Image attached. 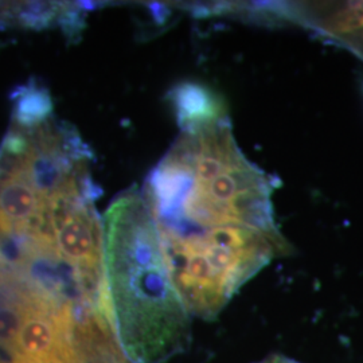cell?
<instances>
[{
  "label": "cell",
  "mask_w": 363,
  "mask_h": 363,
  "mask_svg": "<svg viewBox=\"0 0 363 363\" xmlns=\"http://www.w3.org/2000/svg\"><path fill=\"white\" fill-rule=\"evenodd\" d=\"M178 124L184 130H194L228 118L223 104L213 91L193 82L177 85L169 93Z\"/></svg>",
  "instance_id": "cell-4"
},
{
  "label": "cell",
  "mask_w": 363,
  "mask_h": 363,
  "mask_svg": "<svg viewBox=\"0 0 363 363\" xmlns=\"http://www.w3.org/2000/svg\"><path fill=\"white\" fill-rule=\"evenodd\" d=\"M259 363H301L298 362V361H295V359H292V358H289V357H286V355H281V354H272V355H269L268 358H265L264 361H261Z\"/></svg>",
  "instance_id": "cell-5"
},
{
  "label": "cell",
  "mask_w": 363,
  "mask_h": 363,
  "mask_svg": "<svg viewBox=\"0 0 363 363\" xmlns=\"http://www.w3.org/2000/svg\"><path fill=\"white\" fill-rule=\"evenodd\" d=\"M156 240L169 286L191 320L214 319L241 286L289 249L279 230L244 226L156 230Z\"/></svg>",
  "instance_id": "cell-3"
},
{
  "label": "cell",
  "mask_w": 363,
  "mask_h": 363,
  "mask_svg": "<svg viewBox=\"0 0 363 363\" xmlns=\"http://www.w3.org/2000/svg\"><path fill=\"white\" fill-rule=\"evenodd\" d=\"M272 183L235 143L229 118L184 130L144 184L156 230L190 233L225 226L277 232Z\"/></svg>",
  "instance_id": "cell-1"
},
{
  "label": "cell",
  "mask_w": 363,
  "mask_h": 363,
  "mask_svg": "<svg viewBox=\"0 0 363 363\" xmlns=\"http://www.w3.org/2000/svg\"><path fill=\"white\" fill-rule=\"evenodd\" d=\"M142 193L118 195L105 214V273L118 342L133 363H160L186 347L191 319L169 286Z\"/></svg>",
  "instance_id": "cell-2"
}]
</instances>
